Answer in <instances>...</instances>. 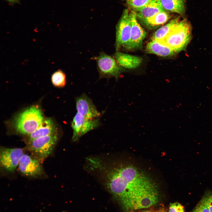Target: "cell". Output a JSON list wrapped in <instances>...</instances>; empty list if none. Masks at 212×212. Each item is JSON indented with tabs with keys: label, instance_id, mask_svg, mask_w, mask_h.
<instances>
[{
	"label": "cell",
	"instance_id": "obj_11",
	"mask_svg": "<svg viewBox=\"0 0 212 212\" xmlns=\"http://www.w3.org/2000/svg\"><path fill=\"white\" fill-rule=\"evenodd\" d=\"M77 112L83 117L90 119L98 118L100 112L97 110L91 100L85 94H83L76 99Z\"/></svg>",
	"mask_w": 212,
	"mask_h": 212
},
{
	"label": "cell",
	"instance_id": "obj_18",
	"mask_svg": "<svg viewBox=\"0 0 212 212\" xmlns=\"http://www.w3.org/2000/svg\"><path fill=\"white\" fill-rule=\"evenodd\" d=\"M169 18L168 14L165 10H164L158 13L143 23L148 26L155 27L164 24Z\"/></svg>",
	"mask_w": 212,
	"mask_h": 212
},
{
	"label": "cell",
	"instance_id": "obj_15",
	"mask_svg": "<svg viewBox=\"0 0 212 212\" xmlns=\"http://www.w3.org/2000/svg\"><path fill=\"white\" fill-rule=\"evenodd\" d=\"M57 127L50 118L44 119L39 126L29 135V143L37 138L49 135L57 132Z\"/></svg>",
	"mask_w": 212,
	"mask_h": 212
},
{
	"label": "cell",
	"instance_id": "obj_27",
	"mask_svg": "<svg viewBox=\"0 0 212 212\" xmlns=\"http://www.w3.org/2000/svg\"><path fill=\"white\" fill-rule=\"evenodd\" d=\"M142 212H152L150 211H143Z\"/></svg>",
	"mask_w": 212,
	"mask_h": 212
},
{
	"label": "cell",
	"instance_id": "obj_12",
	"mask_svg": "<svg viewBox=\"0 0 212 212\" xmlns=\"http://www.w3.org/2000/svg\"><path fill=\"white\" fill-rule=\"evenodd\" d=\"M19 168L24 175L28 176L36 177L42 174L43 170L39 160L24 154L20 160Z\"/></svg>",
	"mask_w": 212,
	"mask_h": 212
},
{
	"label": "cell",
	"instance_id": "obj_19",
	"mask_svg": "<svg viewBox=\"0 0 212 212\" xmlns=\"http://www.w3.org/2000/svg\"><path fill=\"white\" fill-rule=\"evenodd\" d=\"M179 21L178 18H176L158 29L153 34L152 40L158 41L163 38Z\"/></svg>",
	"mask_w": 212,
	"mask_h": 212
},
{
	"label": "cell",
	"instance_id": "obj_3",
	"mask_svg": "<svg viewBox=\"0 0 212 212\" xmlns=\"http://www.w3.org/2000/svg\"><path fill=\"white\" fill-rule=\"evenodd\" d=\"M191 31L190 24L183 19L179 21L163 38L157 41L177 53L184 49L190 42Z\"/></svg>",
	"mask_w": 212,
	"mask_h": 212
},
{
	"label": "cell",
	"instance_id": "obj_4",
	"mask_svg": "<svg viewBox=\"0 0 212 212\" xmlns=\"http://www.w3.org/2000/svg\"><path fill=\"white\" fill-rule=\"evenodd\" d=\"M57 139V132L37 138L29 143V149L37 155L39 160H43L52 153Z\"/></svg>",
	"mask_w": 212,
	"mask_h": 212
},
{
	"label": "cell",
	"instance_id": "obj_24",
	"mask_svg": "<svg viewBox=\"0 0 212 212\" xmlns=\"http://www.w3.org/2000/svg\"><path fill=\"white\" fill-rule=\"evenodd\" d=\"M192 212H210V211L207 207L200 201Z\"/></svg>",
	"mask_w": 212,
	"mask_h": 212
},
{
	"label": "cell",
	"instance_id": "obj_20",
	"mask_svg": "<svg viewBox=\"0 0 212 212\" xmlns=\"http://www.w3.org/2000/svg\"><path fill=\"white\" fill-rule=\"evenodd\" d=\"M51 80L54 86L58 87H63L66 84L65 74L62 71L59 70L52 74Z\"/></svg>",
	"mask_w": 212,
	"mask_h": 212
},
{
	"label": "cell",
	"instance_id": "obj_17",
	"mask_svg": "<svg viewBox=\"0 0 212 212\" xmlns=\"http://www.w3.org/2000/svg\"><path fill=\"white\" fill-rule=\"evenodd\" d=\"M165 10L183 14L185 12L184 0H160Z\"/></svg>",
	"mask_w": 212,
	"mask_h": 212
},
{
	"label": "cell",
	"instance_id": "obj_21",
	"mask_svg": "<svg viewBox=\"0 0 212 212\" xmlns=\"http://www.w3.org/2000/svg\"><path fill=\"white\" fill-rule=\"evenodd\" d=\"M150 0H126V1L129 6L135 11L144 6Z\"/></svg>",
	"mask_w": 212,
	"mask_h": 212
},
{
	"label": "cell",
	"instance_id": "obj_26",
	"mask_svg": "<svg viewBox=\"0 0 212 212\" xmlns=\"http://www.w3.org/2000/svg\"><path fill=\"white\" fill-rule=\"evenodd\" d=\"M154 212H166L163 209H161Z\"/></svg>",
	"mask_w": 212,
	"mask_h": 212
},
{
	"label": "cell",
	"instance_id": "obj_14",
	"mask_svg": "<svg viewBox=\"0 0 212 212\" xmlns=\"http://www.w3.org/2000/svg\"><path fill=\"white\" fill-rule=\"evenodd\" d=\"M114 57L121 67L127 69L136 68L142 62V58L140 57L119 52H116Z\"/></svg>",
	"mask_w": 212,
	"mask_h": 212
},
{
	"label": "cell",
	"instance_id": "obj_23",
	"mask_svg": "<svg viewBox=\"0 0 212 212\" xmlns=\"http://www.w3.org/2000/svg\"><path fill=\"white\" fill-rule=\"evenodd\" d=\"M169 212H185V210L183 207L180 203L175 202L170 205Z\"/></svg>",
	"mask_w": 212,
	"mask_h": 212
},
{
	"label": "cell",
	"instance_id": "obj_6",
	"mask_svg": "<svg viewBox=\"0 0 212 212\" xmlns=\"http://www.w3.org/2000/svg\"><path fill=\"white\" fill-rule=\"evenodd\" d=\"M131 27L130 12L125 9L116 27L115 47L117 52L125 48L130 37Z\"/></svg>",
	"mask_w": 212,
	"mask_h": 212
},
{
	"label": "cell",
	"instance_id": "obj_16",
	"mask_svg": "<svg viewBox=\"0 0 212 212\" xmlns=\"http://www.w3.org/2000/svg\"><path fill=\"white\" fill-rule=\"evenodd\" d=\"M145 49L148 53L162 57L170 56L176 53L168 47L154 40H152L148 43Z\"/></svg>",
	"mask_w": 212,
	"mask_h": 212
},
{
	"label": "cell",
	"instance_id": "obj_25",
	"mask_svg": "<svg viewBox=\"0 0 212 212\" xmlns=\"http://www.w3.org/2000/svg\"><path fill=\"white\" fill-rule=\"evenodd\" d=\"M11 4H14L19 2V0H4Z\"/></svg>",
	"mask_w": 212,
	"mask_h": 212
},
{
	"label": "cell",
	"instance_id": "obj_9",
	"mask_svg": "<svg viewBox=\"0 0 212 212\" xmlns=\"http://www.w3.org/2000/svg\"><path fill=\"white\" fill-rule=\"evenodd\" d=\"M24 151L20 148H10L2 147L0 149V164L10 172H14L18 165Z\"/></svg>",
	"mask_w": 212,
	"mask_h": 212
},
{
	"label": "cell",
	"instance_id": "obj_5",
	"mask_svg": "<svg viewBox=\"0 0 212 212\" xmlns=\"http://www.w3.org/2000/svg\"><path fill=\"white\" fill-rule=\"evenodd\" d=\"M100 78H117L123 71L115 59L103 52L94 58Z\"/></svg>",
	"mask_w": 212,
	"mask_h": 212
},
{
	"label": "cell",
	"instance_id": "obj_2",
	"mask_svg": "<svg viewBox=\"0 0 212 212\" xmlns=\"http://www.w3.org/2000/svg\"><path fill=\"white\" fill-rule=\"evenodd\" d=\"M44 120L40 108L32 106L18 114L13 121L12 125L17 132L29 135L39 126Z\"/></svg>",
	"mask_w": 212,
	"mask_h": 212
},
{
	"label": "cell",
	"instance_id": "obj_1",
	"mask_svg": "<svg viewBox=\"0 0 212 212\" xmlns=\"http://www.w3.org/2000/svg\"><path fill=\"white\" fill-rule=\"evenodd\" d=\"M89 170L96 172L107 189L121 203L129 198L157 192L155 184L132 165L95 156L88 163Z\"/></svg>",
	"mask_w": 212,
	"mask_h": 212
},
{
	"label": "cell",
	"instance_id": "obj_8",
	"mask_svg": "<svg viewBox=\"0 0 212 212\" xmlns=\"http://www.w3.org/2000/svg\"><path fill=\"white\" fill-rule=\"evenodd\" d=\"M159 200L158 192L145 194L127 199L120 203L125 210H133L149 208L155 205Z\"/></svg>",
	"mask_w": 212,
	"mask_h": 212
},
{
	"label": "cell",
	"instance_id": "obj_7",
	"mask_svg": "<svg viewBox=\"0 0 212 212\" xmlns=\"http://www.w3.org/2000/svg\"><path fill=\"white\" fill-rule=\"evenodd\" d=\"M100 124L99 118L88 119L77 112L71 123L73 130L72 140L77 141L82 136L98 127Z\"/></svg>",
	"mask_w": 212,
	"mask_h": 212
},
{
	"label": "cell",
	"instance_id": "obj_10",
	"mask_svg": "<svg viewBox=\"0 0 212 212\" xmlns=\"http://www.w3.org/2000/svg\"><path fill=\"white\" fill-rule=\"evenodd\" d=\"M131 27L129 41L125 48L128 50L139 49L142 45L143 41L146 35V32L141 27L137 20L135 11L130 12Z\"/></svg>",
	"mask_w": 212,
	"mask_h": 212
},
{
	"label": "cell",
	"instance_id": "obj_13",
	"mask_svg": "<svg viewBox=\"0 0 212 212\" xmlns=\"http://www.w3.org/2000/svg\"><path fill=\"white\" fill-rule=\"evenodd\" d=\"M165 10L160 0H151L146 4L135 11L137 18L143 22L158 13Z\"/></svg>",
	"mask_w": 212,
	"mask_h": 212
},
{
	"label": "cell",
	"instance_id": "obj_22",
	"mask_svg": "<svg viewBox=\"0 0 212 212\" xmlns=\"http://www.w3.org/2000/svg\"><path fill=\"white\" fill-rule=\"evenodd\" d=\"M200 201L207 207L210 212H212V192H206Z\"/></svg>",
	"mask_w": 212,
	"mask_h": 212
}]
</instances>
